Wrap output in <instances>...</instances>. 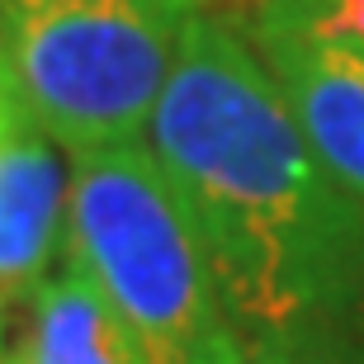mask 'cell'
Here are the masks:
<instances>
[{"label": "cell", "instance_id": "cell-1", "mask_svg": "<svg viewBox=\"0 0 364 364\" xmlns=\"http://www.w3.org/2000/svg\"><path fill=\"white\" fill-rule=\"evenodd\" d=\"M246 341L364 331V203L298 133L251 38L199 10L147 128Z\"/></svg>", "mask_w": 364, "mask_h": 364}, {"label": "cell", "instance_id": "cell-5", "mask_svg": "<svg viewBox=\"0 0 364 364\" xmlns=\"http://www.w3.org/2000/svg\"><path fill=\"white\" fill-rule=\"evenodd\" d=\"M71 156L33 119L0 137V294L33 298L67 251Z\"/></svg>", "mask_w": 364, "mask_h": 364}, {"label": "cell", "instance_id": "cell-12", "mask_svg": "<svg viewBox=\"0 0 364 364\" xmlns=\"http://www.w3.org/2000/svg\"><path fill=\"white\" fill-rule=\"evenodd\" d=\"M5 364H14V360H5Z\"/></svg>", "mask_w": 364, "mask_h": 364}, {"label": "cell", "instance_id": "cell-10", "mask_svg": "<svg viewBox=\"0 0 364 364\" xmlns=\"http://www.w3.org/2000/svg\"><path fill=\"white\" fill-rule=\"evenodd\" d=\"M5 336H10V298L0 294V364L10 360V355H5Z\"/></svg>", "mask_w": 364, "mask_h": 364}, {"label": "cell", "instance_id": "cell-2", "mask_svg": "<svg viewBox=\"0 0 364 364\" xmlns=\"http://www.w3.org/2000/svg\"><path fill=\"white\" fill-rule=\"evenodd\" d=\"M62 260L105 294L147 364H237L246 355L208 251L147 142L71 156Z\"/></svg>", "mask_w": 364, "mask_h": 364}, {"label": "cell", "instance_id": "cell-8", "mask_svg": "<svg viewBox=\"0 0 364 364\" xmlns=\"http://www.w3.org/2000/svg\"><path fill=\"white\" fill-rule=\"evenodd\" d=\"M317 14H322L326 28L364 43V0H317Z\"/></svg>", "mask_w": 364, "mask_h": 364}, {"label": "cell", "instance_id": "cell-4", "mask_svg": "<svg viewBox=\"0 0 364 364\" xmlns=\"http://www.w3.org/2000/svg\"><path fill=\"white\" fill-rule=\"evenodd\" d=\"M251 48L317 161L364 203V43L326 28L317 0H260Z\"/></svg>", "mask_w": 364, "mask_h": 364}, {"label": "cell", "instance_id": "cell-3", "mask_svg": "<svg viewBox=\"0 0 364 364\" xmlns=\"http://www.w3.org/2000/svg\"><path fill=\"white\" fill-rule=\"evenodd\" d=\"M203 0H0V57L67 156L147 142Z\"/></svg>", "mask_w": 364, "mask_h": 364}, {"label": "cell", "instance_id": "cell-11", "mask_svg": "<svg viewBox=\"0 0 364 364\" xmlns=\"http://www.w3.org/2000/svg\"><path fill=\"white\" fill-rule=\"evenodd\" d=\"M341 364H364V355H355V350H346V355H341Z\"/></svg>", "mask_w": 364, "mask_h": 364}, {"label": "cell", "instance_id": "cell-6", "mask_svg": "<svg viewBox=\"0 0 364 364\" xmlns=\"http://www.w3.org/2000/svg\"><path fill=\"white\" fill-rule=\"evenodd\" d=\"M14 364H147L137 336L105 294L71 260H62L28 298V326Z\"/></svg>", "mask_w": 364, "mask_h": 364}, {"label": "cell", "instance_id": "cell-7", "mask_svg": "<svg viewBox=\"0 0 364 364\" xmlns=\"http://www.w3.org/2000/svg\"><path fill=\"white\" fill-rule=\"evenodd\" d=\"M346 346L317 336H251L237 364H341Z\"/></svg>", "mask_w": 364, "mask_h": 364}, {"label": "cell", "instance_id": "cell-9", "mask_svg": "<svg viewBox=\"0 0 364 364\" xmlns=\"http://www.w3.org/2000/svg\"><path fill=\"white\" fill-rule=\"evenodd\" d=\"M19 119H28V109H24V100H19V90H14V81H10L5 57H0V137L10 133Z\"/></svg>", "mask_w": 364, "mask_h": 364}]
</instances>
